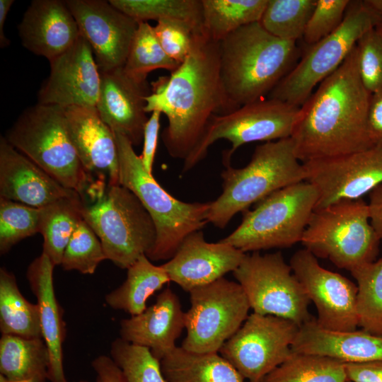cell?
<instances>
[{"instance_id": "cell-1", "label": "cell", "mask_w": 382, "mask_h": 382, "mask_svg": "<svg viewBox=\"0 0 382 382\" xmlns=\"http://www.w3.org/2000/svg\"><path fill=\"white\" fill-rule=\"evenodd\" d=\"M145 110L166 115L164 146L171 157L186 159L212 116L225 113L219 42L203 30L195 32L185 59L169 76L153 83Z\"/></svg>"}, {"instance_id": "cell-2", "label": "cell", "mask_w": 382, "mask_h": 382, "mask_svg": "<svg viewBox=\"0 0 382 382\" xmlns=\"http://www.w3.org/2000/svg\"><path fill=\"white\" fill-rule=\"evenodd\" d=\"M371 93L358 69L357 47L300 107L291 139L302 163L374 146L367 129Z\"/></svg>"}, {"instance_id": "cell-3", "label": "cell", "mask_w": 382, "mask_h": 382, "mask_svg": "<svg viewBox=\"0 0 382 382\" xmlns=\"http://www.w3.org/2000/svg\"><path fill=\"white\" fill-rule=\"evenodd\" d=\"M219 54L226 114L267 96L296 65L299 48L256 22L219 41Z\"/></svg>"}, {"instance_id": "cell-4", "label": "cell", "mask_w": 382, "mask_h": 382, "mask_svg": "<svg viewBox=\"0 0 382 382\" xmlns=\"http://www.w3.org/2000/svg\"><path fill=\"white\" fill-rule=\"evenodd\" d=\"M224 166L221 173L222 192L210 202L207 216L208 222L219 228H225L236 214L253 204L282 188L306 181V178L291 137L257 146L244 167Z\"/></svg>"}, {"instance_id": "cell-5", "label": "cell", "mask_w": 382, "mask_h": 382, "mask_svg": "<svg viewBox=\"0 0 382 382\" xmlns=\"http://www.w3.org/2000/svg\"><path fill=\"white\" fill-rule=\"evenodd\" d=\"M115 137L120 184L138 197L156 227L154 245L146 256L151 261L168 260L187 236L201 231L209 223L207 216L210 202H185L170 195L146 172L131 142L120 134Z\"/></svg>"}, {"instance_id": "cell-6", "label": "cell", "mask_w": 382, "mask_h": 382, "mask_svg": "<svg viewBox=\"0 0 382 382\" xmlns=\"http://www.w3.org/2000/svg\"><path fill=\"white\" fill-rule=\"evenodd\" d=\"M5 139L64 187L83 196L92 180L71 139L64 108L37 103L18 117Z\"/></svg>"}, {"instance_id": "cell-7", "label": "cell", "mask_w": 382, "mask_h": 382, "mask_svg": "<svg viewBox=\"0 0 382 382\" xmlns=\"http://www.w3.org/2000/svg\"><path fill=\"white\" fill-rule=\"evenodd\" d=\"M318 199L307 181L282 188L243 212L239 226L220 241L245 253L290 248L301 241Z\"/></svg>"}, {"instance_id": "cell-8", "label": "cell", "mask_w": 382, "mask_h": 382, "mask_svg": "<svg viewBox=\"0 0 382 382\" xmlns=\"http://www.w3.org/2000/svg\"><path fill=\"white\" fill-rule=\"evenodd\" d=\"M380 241L368 204L358 199L314 210L301 243L316 257L351 272L374 261Z\"/></svg>"}, {"instance_id": "cell-9", "label": "cell", "mask_w": 382, "mask_h": 382, "mask_svg": "<svg viewBox=\"0 0 382 382\" xmlns=\"http://www.w3.org/2000/svg\"><path fill=\"white\" fill-rule=\"evenodd\" d=\"M83 219L100 239L106 259L129 268L153 248L156 230L138 197L122 185L108 186L97 200L84 206Z\"/></svg>"}, {"instance_id": "cell-10", "label": "cell", "mask_w": 382, "mask_h": 382, "mask_svg": "<svg viewBox=\"0 0 382 382\" xmlns=\"http://www.w3.org/2000/svg\"><path fill=\"white\" fill-rule=\"evenodd\" d=\"M381 22L364 1H351L341 25L310 46L299 63L267 98L301 107L312 94L314 87L342 64L359 38Z\"/></svg>"}, {"instance_id": "cell-11", "label": "cell", "mask_w": 382, "mask_h": 382, "mask_svg": "<svg viewBox=\"0 0 382 382\" xmlns=\"http://www.w3.org/2000/svg\"><path fill=\"white\" fill-rule=\"evenodd\" d=\"M300 107L269 98L245 104L224 115L210 119L198 143L184 160L185 173L203 160L209 147L225 139L231 147L223 152V163H230L235 151L241 146L255 141H274L291 137Z\"/></svg>"}, {"instance_id": "cell-12", "label": "cell", "mask_w": 382, "mask_h": 382, "mask_svg": "<svg viewBox=\"0 0 382 382\" xmlns=\"http://www.w3.org/2000/svg\"><path fill=\"white\" fill-rule=\"evenodd\" d=\"M189 293L187 335L181 347L194 353H219L248 317V298L237 282L224 277Z\"/></svg>"}, {"instance_id": "cell-13", "label": "cell", "mask_w": 382, "mask_h": 382, "mask_svg": "<svg viewBox=\"0 0 382 382\" xmlns=\"http://www.w3.org/2000/svg\"><path fill=\"white\" fill-rule=\"evenodd\" d=\"M233 274L253 313L284 318L299 326L311 319L310 300L280 252L246 254Z\"/></svg>"}, {"instance_id": "cell-14", "label": "cell", "mask_w": 382, "mask_h": 382, "mask_svg": "<svg viewBox=\"0 0 382 382\" xmlns=\"http://www.w3.org/2000/svg\"><path fill=\"white\" fill-rule=\"evenodd\" d=\"M299 327L284 318L253 313L219 353L243 378L262 382L290 356Z\"/></svg>"}, {"instance_id": "cell-15", "label": "cell", "mask_w": 382, "mask_h": 382, "mask_svg": "<svg viewBox=\"0 0 382 382\" xmlns=\"http://www.w3.org/2000/svg\"><path fill=\"white\" fill-rule=\"evenodd\" d=\"M303 164L306 181L318 192L315 210L342 200L361 199L382 184V145Z\"/></svg>"}, {"instance_id": "cell-16", "label": "cell", "mask_w": 382, "mask_h": 382, "mask_svg": "<svg viewBox=\"0 0 382 382\" xmlns=\"http://www.w3.org/2000/svg\"><path fill=\"white\" fill-rule=\"evenodd\" d=\"M289 265L316 308V320L320 326L337 331L357 330L358 288L355 284L323 267L317 257L306 248L297 250Z\"/></svg>"}, {"instance_id": "cell-17", "label": "cell", "mask_w": 382, "mask_h": 382, "mask_svg": "<svg viewBox=\"0 0 382 382\" xmlns=\"http://www.w3.org/2000/svg\"><path fill=\"white\" fill-rule=\"evenodd\" d=\"M99 71L123 67L138 22L104 0H67Z\"/></svg>"}, {"instance_id": "cell-18", "label": "cell", "mask_w": 382, "mask_h": 382, "mask_svg": "<svg viewBox=\"0 0 382 382\" xmlns=\"http://www.w3.org/2000/svg\"><path fill=\"white\" fill-rule=\"evenodd\" d=\"M49 62L50 73L38 92V103L96 108L100 74L92 49L83 36Z\"/></svg>"}, {"instance_id": "cell-19", "label": "cell", "mask_w": 382, "mask_h": 382, "mask_svg": "<svg viewBox=\"0 0 382 382\" xmlns=\"http://www.w3.org/2000/svg\"><path fill=\"white\" fill-rule=\"evenodd\" d=\"M100 89L96 109L104 122L133 145L143 141L148 120L146 98L151 93L146 79L129 74L123 67L100 71Z\"/></svg>"}, {"instance_id": "cell-20", "label": "cell", "mask_w": 382, "mask_h": 382, "mask_svg": "<svg viewBox=\"0 0 382 382\" xmlns=\"http://www.w3.org/2000/svg\"><path fill=\"white\" fill-rule=\"evenodd\" d=\"M245 255L220 241H206L201 230L187 236L173 257L161 265L170 282L189 292L234 272Z\"/></svg>"}, {"instance_id": "cell-21", "label": "cell", "mask_w": 382, "mask_h": 382, "mask_svg": "<svg viewBox=\"0 0 382 382\" xmlns=\"http://www.w3.org/2000/svg\"><path fill=\"white\" fill-rule=\"evenodd\" d=\"M69 134L88 174L108 186L120 185L118 147L115 132L101 119L96 108H64Z\"/></svg>"}, {"instance_id": "cell-22", "label": "cell", "mask_w": 382, "mask_h": 382, "mask_svg": "<svg viewBox=\"0 0 382 382\" xmlns=\"http://www.w3.org/2000/svg\"><path fill=\"white\" fill-rule=\"evenodd\" d=\"M22 45L49 61L69 49L81 36L65 1L34 0L18 25Z\"/></svg>"}, {"instance_id": "cell-23", "label": "cell", "mask_w": 382, "mask_h": 382, "mask_svg": "<svg viewBox=\"0 0 382 382\" xmlns=\"http://www.w3.org/2000/svg\"><path fill=\"white\" fill-rule=\"evenodd\" d=\"M184 328L185 312L180 299L166 287L153 305L120 321V337L147 347L161 361L177 347L175 342Z\"/></svg>"}, {"instance_id": "cell-24", "label": "cell", "mask_w": 382, "mask_h": 382, "mask_svg": "<svg viewBox=\"0 0 382 382\" xmlns=\"http://www.w3.org/2000/svg\"><path fill=\"white\" fill-rule=\"evenodd\" d=\"M75 192L0 139V197L42 208Z\"/></svg>"}, {"instance_id": "cell-25", "label": "cell", "mask_w": 382, "mask_h": 382, "mask_svg": "<svg viewBox=\"0 0 382 382\" xmlns=\"http://www.w3.org/2000/svg\"><path fill=\"white\" fill-rule=\"evenodd\" d=\"M55 266L43 253L28 266L26 278L39 306L42 337L50 356L48 381L68 382L63 365L66 323L63 310L55 295L53 270Z\"/></svg>"}, {"instance_id": "cell-26", "label": "cell", "mask_w": 382, "mask_h": 382, "mask_svg": "<svg viewBox=\"0 0 382 382\" xmlns=\"http://www.w3.org/2000/svg\"><path fill=\"white\" fill-rule=\"evenodd\" d=\"M291 351L329 357L344 363L382 360V337L364 330L323 328L311 318L299 327Z\"/></svg>"}, {"instance_id": "cell-27", "label": "cell", "mask_w": 382, "mask_h": 382, "mask_svg": "<svg viewBox=\"0 0 382 382\" xmlns=\"http://www.w3.org/2000/svg\"><path fill=\"white\" fill-rule=\"evenodd\" d=\"M160 362L168 382H243L244 379L219 353H194L176 347Z\"/></svg>"}, {"instance_id": "cell-28", "label": "cell", "mask_w": 382, "mask_h": 382, "mask_svg": "<svg viewBox=\"0 0 382 382\" xmlns=\"http://www.w3.org/2000/svg\"><path fill=\"white\" fill-rule=\"evenodd\" d=\"M50 356L42 338L1 335L0 374L8 382H47Z\"/></svg>"}, {"instance_id": "cell-29", "label": "cell", "mask_w": 382, "mask_h": 382, "mask_svg": "<svg viewBox=\"0 0 382 382\" xmlns=\"http://www.w3.org/2000/svg\"><path fill=\"white\" fill-rule=\"evenodd\" d=\"M127 270L125 282L107 294L105 301L112 309L135 316L143 312L149 298L170 280L163 267L154 265L145 255Z\"/></svg>"}, {"instance_id": "cell-30", "label": "cell", "mask_w": 382, "mask_h": 382, "mask_svg": "<svg viewBox=\"0 0 382 382\" xmlns=\"http://www.w3.org/2000/svg\"><path fill=\"white\" fill-rule=\"evenodd\" d=\"M85 203L78 192L59 199L41 208L39 233L42 252L54 266L60 265L66 246L83 219Z\"/></svg>"}, {"instance_id": "cell-31", "label": "cell", "mask_w": 382, "mask_h": 382, "mask_svg": "<svg viewBox=\"0 0 382 382\" xmlns=\"http://www.w3.org/2000/svg\"><path fill=\"white\" fill-rule=\"evenodd\" d=\"M0 330L1 335L42 338L38 305L23 296L15 275L5 267L0 269Z\"/></svg>"}, {"instance_id": "cell-32", "label": "cell", "mask_w": 382, "mask_h": 382, "mask_svg": "<svg viewBox=\"0 0 382 382\" xmlns=\"http://www.w3.org/2000/svg\"><path fill=\"white\" fill-rule=\"evenodd\" d=\"M268 0H202L203 31L221 41L237 29L260 22Z\"/></svg>"}, {"instance_id": "cell-33", "label": "cell", "mask_w": 382, "mask_h": 382, "mask_svg": "<svg viewBox=\"0 0 382 382\" xmlns=\"http://www.w3.org/2000/svg\"><path fill=\"white\" fill-rule=\"evenodd\" d=\"M345 363L323 355L292 352L262 382H347Z\"/></svg>"}, {"instance_id": "cell-34", "label": "cell", "mask_w": 382, "mask_h": 382, "mask_svg": "<svg viewBox=\"0 0 382 382\" xmlns=\"http://www.w3.org/2000/svg\"><path fill=\"white\" fill-rule=\"evenodd\" d=\"M116 8L139 22L174 19L203 30L202 0H110Z\"/></svg>"}, {"instance_id": "cell-35", "label": "cell", "mask_w": 382, "mask_h": 382, "mask_svg": "<svg viewBox=\"0 0 382 382\" xmlns=\"http://www.w3.org/2000/svg\"><path fill=\"white\" fill-rule=\"evenodd\" d=\"M350 272L358 288L359 326L369 333L382 337V257Z\"/></svg>"}, {"instance_id": "cell-36", "label": "cell", "mask_w": 382, "mask_h": 382, "mask_svg": "<svg viewBox=\"0 0 382 382\" xmlns=\"http://www.w3.org/2000/svg\"><path fill=\"white\" fill-rule=\"evenodd\" d=\"M316 0H268L260 23L272 35L296 42L303 37Z\"/></svg>"}, {"instance_id": "cell-37", "label": "cell", "mask_w": 382, "mask_h": 382, "mask_svg": "<svg viewBox=\"0 0 382 382\" xmlns=\"http://www.w3.org/2000/svg\"><path fill=\"white\" fill-rule=\"evenodd\" d=\"M180 64L165 52L154 27L148 22H139L123 66L125 71L132 76L146 79L148 74L156 69H166L171 73Z\"/></svg>"}, {"instance_id": "cell-38", "label": "cell", "mask_w": 382, "mask_h": 382, "mask_svg": "<svg viewBox=\"0 0 382 382\" xmlns=\"http://www.w3.org/2000/svg\"><path fill=\"white\" fill-rule=\"evenodd\" d=\"M110 354L125 382H168L162 373L160 360L147 347L118 337L111 343Z\"/></svg>"}, {"instance_id": "cell-39", "label": "cell", "mask_w": 382, "mask_h": 382, "mask_svg": "<svg viewBox=\"0 0 382 382\" xmlns=\"http://www.w3.org/2000/svg\"><path fill=\"white\" fill-rule=\"evenodd\" d=\"M41 208L0 197V253L39 233Z\"/></svg>"}, {"instance_id": "cell-40", "label": "cell", "mask_w": 382, "mask_h": 382, "mask_svg": "<svg viewBox=\"0 0 382 382\" xmlns=\"http://www.w3.org/2000/svg\"><path fill=\"white\" fill-rule=\"evenodd\" d=\"M104 260L107 259L100 239L83 219L66 246L60 265L66 271L92 274Z\"/></svg>"}, {"instance_id": "cell-41", "label": "cell", "mask_w": 382, "mask_h": 382, "mask_svg": "<svg viewBox=\"0 0 382 382\" xmlns=\"http://www.w3.org/2000/svg\"><path fill=\"white\" fill-rule=\"evenodd\" d=\"M356 47L364 86L371 94L382 90V37L375 28H371L359 38Z\"/></svg>"}, {"instance_id": "cell-42", "label": "cell", "mask_w": 382, "mask_h": 382, "mask_svg": "<svg viewBox=\"0 0 382 382\" xmlns=\"http://www.w3.org/2000/svg\"><path fill=\"white\" fill-rule=\"evenodd\" d=\"M349 0H316L303 39L311 46L334 32L342 23Z\"/></svg>"}, {"instance_id": "cell-43", "label": "cell", "mask_w": 382, "mask_h": 382, "mask_svg": "<svg viewBox=\"0 0 382 382\" xmlns=\"http://www.w3.org/2000/svg\"><path fill=\"white\" fill-rule=\"evenodd\" d=\"M156 22L154 30L160 45L167 55L181 64L190 50L193 34L202 30L178 20L161 19Z\"/></svg>"}, {"instance_id": "cell-44", "label": "cell", "mask_w": 382, "mask_h": 382, "mask_svg": "<svg viewBox=\"0 0 382 382\" xmlns=\"http://www.w3.org/2000/svg\"><path fill=\"white\" fill-rule=\"evenodd\" d=\"M161 115V112L159 111L152 112L144 129L143 150L140 158L145 170L149 174H152L158 146Z\"/></svg>"}, {"instance_id": "cell-45", "label": "cell", "mask_w": 382, "mask_h": 382, "mask_svg": "<svg viewBox=\"0 0 382 382\" xmlns=\"http://www.w3.org/2000/svg\"><path fill=\"white\" fill-rule=\"evenodd\" d=\"M345 370L351 382H382V360L345 363Z\"/></svg>"}, {"instance_id": "cell-46", "label": "cell", "mask_w": 382, "mask_h": 382, "mask_svg": "<svg viewBox=\"0 0 382 382\" xmlns=\"http://www.w3.org/2000/svg\"><path fill=\"white\" fill-rule=\"evenodd\" d=\"M367 129L373 145H382V90L371 94L367 115Z\"/></svg>"}, {"instance_id": "cell-47", "label": "cell", "mask_w": 382, "mask_h": 382, "mask_svg": "<svg viewBox=\"0 0 382 382\" xmlns=\"http://www.w3.org/2000/svg\"><path fill=\"white\" fill-rule=\"evenodd\" d=\"M91 365L101 382H125L121 370L110 357L98 356Z\"/></svg>"}, {"instance_id": "cell-48", "label": "cell", "mask_w": 382, "mask_h": 382, "mask_svg": "<svg viewBox=\"0 0 382 382\" xmlns=\"http://www.w3.org/2000/svg\"><path fill=\"white\" fill-rule=\"evenodd\" d=\"M370 222L380 241H382V184L369 193Z\"/></svg>"}, {"instance_id": "cell-49", "label": "cell", "mask_w": 382, "mask_h": 382, "mask_svg": "<svg viewBox=\"0 0 382 382\" xmlns=\"http://www.w3.org/2000/svg\"><path fill=\"white\" fill-rule=\"evenodd\" d=\"M13 0H0V46L7 47L10 41L4 34V24Z\"/></svg>"}, {"instance_id": "cell-50", "label": "cell", "mask_w": 382, "mask_h": 382, "mask_svg": "<svg viewBox=\"0 0 382 382\" xmlns=\"http://www.w3.org/2000/svg\"><path fill=\"white\" fill-rule=\"evenodd\" d=\"M364 1L374 11L382 22V0H366Z\"/></svg>"}, {"instance_id": "cell-51", "label": "cell", "mask_w": 382, "mask_h": 382, "mask_svg": "<svg viewBox=\"0 0 382 382\" xmlns=\"http://www.w3.org/2000/svg\"><path fill=\"white\" fill-rule=\"evenodd\" d=\"M376 30L379 33V35L382 37V22L378 23L376 27Z\"/></svg>"}, {"instance_id": "cell-52", "label": "cell", "mask_w": 382, "mask_h": 382, "mask_svg": "<svg viewBox=\"0 0 382 382\" xmlns=\"http://www.w3.org/2000/svg\"><path fill=\"white\" fill-rule=\"evenodd\" d=\"M79 382H89V381L81 380V381H79ZM95 382H101V381L97 378V380Z\"/></svg>"}, {"instance_id": "cell-53", "label": "cell", "mask_w": 382, "mask_h": 382, "mask_svg": "<svg viewBox=\"0 0 382 382\" xmlns=\"http://www.w3.org/2000/svg\"><path fill=\"white\" fill-rule=\"evenodd\" d=\"M347 382H351V381H348Z\"/></svg>"}]
</instances>
